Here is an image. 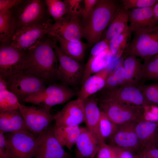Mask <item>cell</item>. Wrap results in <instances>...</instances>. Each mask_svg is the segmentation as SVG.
Segmentation results:
<instances>
[{
  "mask_svg": "<svg viewBox=\"0 0 158 158\" xmlns=\"http://www.w3.org/2000/svg\"><path fill=\"white\" fill-rule=\"evenodd\" d=\"M54 39L47 35L36 46L26 51V70L45 82L56 77L58 67Z\"/></svg>",
  "mask_w": 158,
  "mask_h": 158,
  "instance_id": "obj_1",
  "label": "cell"
},
{
  "mask_svg": "<svg viewBox=\"0 0 158 158\" xmlns=\"http://www.w3.org/2000/svg\"><path fill=\"white\" fill-rule=\"evenodd\" d=\"M120 7L114 0H99L83 26V37L89 46L100 41Z\"/></svg>",
  "mask_w": 158,
  "mask_h": 158,
  "instance_id": "obj_2",
  "label": "cell"
},
{
  "mask_svg": "<svg viewBox=\"0 0 158 158\" xmlns=\"http://www.w3.org/2000/svg\"><path fill=\"white\" fill-rule=\"evenodd\" d=\"M12 10L17 29L51 20L45 0H25Z\"/></svg>",
  "mask_w": 158,
  "mask_h": 158,
  "instance_id": "obj_3",
  "label": "cell"
},
{
  "mask_svg": "<svg viewBox=\"0 0 158 158\" xmlns=\"http://www.w3.org/2000/svg\"><path fill=\"white\" fill-rule=\"evenodd\" d=\"M77 94L65 84H54L28 97L23 102L51 108L67 102Z\"/></svg>",
  "mask_w": 158,
  "mask_h": 158,
  "instance_id": "obj_4",
  "label": "cell"
},
{
  "mask_svg": "<svg viewBox=\"0 0 158 158\" xmlns=\"http://www.w3.org/2000/svg\"><path fill=\"white\" fill-rule=\"evenodd\" d=\"M5 133V158L34 157L36 137L33 134L27 130Z\"/></svg>",
  "mask_w": 158,
  "mask_h": 158,
  "instance_id": "obj_5",
  "label": "cell"
},
{
  "mask_svg": "<svg viewBox=\"0 0 158 158\" xmlns=\"http://www.w3.org/2000/svg\"><path fill=\"white\" fill-rule=\"evenodd\" d=\"M6 80L7 89L16 96L20 103L46 87L45 81L26 70Z\"/></svg>",
  "mask_w": 158,
  "mask_h": 158,
  "instance_id": "obj_6",
  "label": "cell"
},
{
  "mask_svg": "<svg viewBox=\"0 0 158 158\" xmlns=\"http://www.w3.org/2000/svg\"><path fill=\"white\" fill-rule=\"evenodd\" d=\"M125 52L144 60L158 54V25L148 30L134 33Z\"/></svg>",
  "mask_w": 158,
  "mask_h": 158,
  "instance_id": "obj_7",
  "label": "cell"
},
{
  "mask_svg": "<svg viewBox=\"0 0 158 158\" xmlns=\"http://www.w3.org/2000/svg\"><path fill=\"white\" fill-rule=\"evenodd\" d=\"M51 20L17 29L8 43L27 51L37 45L48 34Z\"/></svg>",
  "mask_w": 158,
  "mask_h": 158,
  "instance_id": "obj_8",
  "label": "cell"
},
{
  "mask_svg": "<svg viewBox=\"0 0 158 158\" xmlns=\"http://www.w3.org/2000/svg\"><path fill=\"white\" fill-rule=\"evenodd\" d=\"M26 52L8 42H1L0 47V77L6 80L26 70Z\"/></svg>",
  "mask_w": 158,
  "mask_h": 158,
  "instance_id": "obj_9",
  "label": "cell"
},
{
  "mask_svg": "<svg viewBox=\"0 0 158 158\" xmlns=\"http://www.w3.org/2000/svg\"><path fill=\"white\" fill-rule=\"evenodd\" d=\"M18 108L29 131L36 137L54 120V115L50 113V108L26 106L20 102Z\"/></svg>",
  "mask_w": 158,
  "mask_h": 158,
  "instance_id": "obj_10",
  "label": "cell"
},
{
  "mask_svg": "<svg viewBox=\"0 0 158 158\" xmlns=\"http://www.w3.org/2000/svg\"><path fill=\"white\" fill-rule=\"evenodd\" d=\"M54 38L53 46L57 57L59 66L56 77L62 83L75 86L81 82L84 68L80 62L63 54Z\"/></svg>",
  "mask_w": 158,
  "mask_h": 158,
  "instance_id": "obj_11",
  "label": "cell"
},
{
  "mask_svg": "<svg viewBox=\"0 0 158 158\" xmlns=\"http://www.w3.org/2000/svg\"><path fill=\"white\" fill-rule=\"evenodd\" d=\"M81 16L67 13L60 20L49 27L47 35L54 38L77 41L83 37V26Z\"/></svg>",
  "mask_w": 158,
  "mask_h": 158,
  "instance_id": "obj_12",
  "label": "cell"
},
{
  "mask_svg": "<svg viewBox=\"0 0 158 158\" xmlns=\"http://www.w3.org/2000/svg\"><path fill=\"white\" fill-rule=\"evenodd\" d=\"M99 101L102 111L117 125L141 119V110L135 106L117 101Z\"/></svg>",
  "mask_w": 158,
  "mask_h": 158,
  "instance_id": "obj_13",
  "label": "cell"
},
{
  "mask_svg": "<svg viewBox=\"0 0 158 158\" xmlns=\"http://www.w3.org/2000/svg\"><path fill=\"white\" fill-rule=\"evenodd\" d=\"M34 157L40 158H70L55 137L50 125L36 138Z\"/></svg>",
  "mask_w": 158,
  "mask_h": 158,
  "instance_id": "obj_14",
  "label": "cell"
},
{
  "mask_svg": "<svg viewBox=\"0 0 158 158\" xmlns=\"http://www.w3.org/2000/svg\"><path fill=\"white\" fill-rule=\"evenodd\" d=\"M99 101H115L135 106L141 110L145 104L142 93L138 86L123 85L111 89H103Z\"/></svg>",
  "mask_w": 158,
  "mask_h": 158,
  "instance_id": "obj_15",
  "label": "cell"
},
{
  "mask_svg": "<svg viewBox=\"0 0 158 158\" xmlns=\"http://www.w3.org/2000/svg\"><path fill=\"white\" fill-rule=\"evenodd\" d=\"M83 101L78 99L70 101L54 115L55 125L74 126L85 121Z\"/></svg>",
  "mask_w": 158,
  "mask_h": 158,
  "instance_id": "obj_16",
  "label": "cell"
},
{
  "mask_svg": "<svg viewBox=\"0 0 158 158\" xmlns=\"http://www.w3.org/2000/svg\"><path fill=\"white\" fill-rule=\"evenodd\" d=\"M138 121L118 125L117 130L110 139L111 145L133 152L141 147L135 130V125Z\"/></svg>",
  "mask_w": 158,
  "mask_h": 158,
  "instance_id": "obj_17",
  "label": "cell"
},
{
  "mask_svg": "<svg viewBox=\"0 0 158 158\" xmlns=\"http://www.w3.org/2000/svg\"><path fill=\"white\" fill-rule=\"evenodd\" d=\"M153 6L128 10L129 26L132 32L145 31L158 25V21L154 15Z\"/></svg>",
  "mask_w": 158,
  "mask_h": 158,
  "instance_id": "obj_18",
  "label": "cell"
},
{
  "mask_svg": "<svg viewBox=\"0 0 158 158\" xmlns=\"http://www.w3.org/2000/svg\"><path fill=\"white\" fill-rule=\"evenodd\" d=\"M101 144L87 127L81 128L75 144V158H94Z\"/></svg>",
  "mask_w": 158,
  "mask_h": 158,
  "instance_id": "obj_19",
  "label": "cell"
},
{
  "mask_svg": "<svg viewBox=\"0 0 158 158\" xmlns=\"http://www.w3.org/2000/svg\"><path fill=\"white\" fill-rule=\"evenodd\" d=\"M98 97L93 95L83 101L85 121L92 135L100 142H105L101 138L99 131V124L101 111L98 105Z\"/></svg>",
  "mask_w": 158,
  "mask_h": 158,
  "instance_id": "obj_20",
  "label": "cell"
},
{
  "mask_svg": "<svg viewBox=\"0 0 158 158\" xmlns=\"http://www.w3.org/2000/svg\"><path fill=\"white\" fill-rule=\"evenodd\" d=\"M135 130L141 147H157L158 145V122L141 120L135 125Z\"/></svg>",
  "mask_w": 158,
  "mask_h": 158,
  "instance_id": "obj_21",
  "label": "cell"
},
{
  "mask_svg": "<svg viewBox=\"0 0 158 158\" xmlns=\"http://www.w3.org/2000/svg\"><path fill=\"white\" fill-rule=\"evenodd\" d=\"M108 67L95 73L87 78L82 84L77 92V99L83 101L104 87L106 80L109 74Z\"/></svg>",
  "mask_w": 158,
  "mask_h": 158,
  "instance_id": "obj_22",
  "label": "cell"
},
{
  "mask_svg": "<svg viewBox=\"0 0 158 158\" xmlns=\"http://www.w3.org/2000/svg\"><path fill=\"white\" fill-rule=\"evenodd\" d=\"M29 131L18 109L0 111V131L4 133Z\"/></svg>",
  "mask_w": 158,
  "mask_h": 158,
  "instance_id": "obj_23",
  "label": "cell"
},
{
  "mask_svg": "<svg viewBox=\"0 0 158 158\" xmlns=\"http://www.w3.org/2000/svg\"><path fill=\"white\" fill-rule=\"evenodd\" d=\"M113 56L108 47L97 55L90 56L86 63L81 82L82 84L89 77L107 68Z\"/></svg>",
  "mask_w": 158,
  "mask_h": 158,
  "instance_id": "obj_24",
  "label": "cell"
},
{
  "mask_svg": "<svg viewBox=\"0 0 158 158\" xmlns=\"http://www.w3.org/2000/svg\"><path fill=\"white\" fill-rule=\"evenodd\" d=\"M123 65L125 80L123 85L138 86L142 67L140 59L134 55L125 54Z\"/></svg>",
  "mask_w": 158,
  "mask_h": 158,
  "instance_id": "obj_25",
  "label": "cell"
},
{
  "mask_svg": "<svg viewBox=\"0 0 158 158\" xmlns=\"http://www.w3.org/2000/svg\"><path fill=\"white\" fill-rule=\"evenodd\" d=\"M54 135L63 147H66L70 150L75 144L80 132L79 126H58L53 127Z\"/></svg>",
  "mask_w": 158,
  "mask_h": 158,
  "instance_id": "obj_26",
  "label": "cell"
},
{
  "mask_svg": "<svg viewBox=\"0 0 158 158\" xmlns=\"http://www.w3.org/2000/svg\"><path fill=\"white\" fill-rule=\"evenodd\" d=\"M128 10L120 7L106 30L103 39L109 42L123 32L128 26Z\"/></svg>",
  "mask_w": 158,
  "mask_h": 158,
  "instance_id": "obj_27",
  "label": "cell"
},
{
  "mask_svg": "<svg viewBox=\"0 0 158 158\" xmlns=\"http://www.w3.org/2000/svg\"><path fill=\"white\" fill-rule=\"evenodd\" d=\"M55 38L59 42V48L63 54L80 62L83 61L87 46L86 44L81 40L73 41Z\"/></svg>",
  "mask_w": 158,
  "mask_h": 158,
  "instance_id": "obj_28",
  "label": "cell"
},
{
  "mask_svg": "<svg viewBox=\"0 0 158 158\" xmlns=\"http://www.w3.org/2000/svg\"><path fill=\"white\" fill-rule=\"evenodd\" d=\"M17 29L12 9L0 13V41L1 43L9 42Z\"/></svg>",
  "mask_w": 158,
  "mask_h": 158,
  "instance_id": "obj_29",
  "label": "cell"
},
{
  "mask_svg": "<svg viewBox=\"0 0 158 158\" xmlns=\"http://www.w3.org/2000/svg\"><path fill=\"white\" fill-rule=\"evenodd\" d=\"M132 32L128 26L121 33L109 42V49L113 56L117 59L126 51Z\"/></svg>",
  "mask_w": 158,
  "mask_h": 158,
  "instance_id": "obj_30",
  "label": "cell"
},
{
  "mask_svg": "<svg viewBox=\"0 0 158 158\" xmlns=\"http://www.w3.org/2000/svg\"><path fill=\"white\" fill-rule=\"evenodd\" d=\"M150 80L158 81V56L157 54L144 60V63L142 64L138 86Z\"/></svg>",
  "mask_w": 158,
  "mask_h": 158,
  "instance_id": "obj_31",
  "label": "cell"
},
{
  "mask_svg": "<svg viewBox=\"0 0 158 158\" xmlns=\"http://www.w3.org/2000/svg\"><path fill=\"white\" fill-rule=\"evenodd\" d=\"M118 125L112 122L101 111L99 124V131L103 141L110 139L116 132Z\"/></svg>",
  "mask_w": 158,
  "mask_h": 158,
  "instance_id": "obj_32",
  "label": "cell"
},
{
  "mask_svg": "<svg viewBox=\"0 0 158 158\" xmlns=\"http://www.w3.org/2000/svg\"><path fill=\"white\" fill-rule=\"evenodd\" d=\"M19 103L16 96L7 88L0 91V111L18 109Z\"/></svg>",
  "mask_w": 158,
  "mask_h": 158,
  "instance_id": "obj_33",
  "label": "cell"
},
{
  "mask_svg": "<svg viewBox=\"0 0 158 158\" xmlns=\"http://www.w3.org/2000/svg\"><path fill=\"white\" fill-rule=\"evenodd\" d=\"M48 12L55 21L61 19L67 13V9L64 1L61 0H45Z\"/></svg>",
  "mask_w": 158,
  "mask_h": 158,
  "instance_id": "obj_34",
  "label": "cell"
},
{
  "mask_svg": "<svg viewBox=\"0 0 158 158\" xmlns=\"http://www.w3.org/2000/svg\"><path fill=\"white\" fill-rule=\"evenodd\" d=\"M144 98L145 104L158 106V83L138 86Z\"/></svg>",
  "mask_w": 158,
  "mask_h": 158,
  "instance_id": "obj_35",
  "label": "cell"
},
{
  "mask_svg": "<svg viewBox=\"0 0 158 158\" xmlns=\"http://www.w3.org/2000/svg\"><path fill=\"white\" fill-rule=\"evenodd\" d=\"M125 80L124 70L120 66L109 73L106 80L104 89H111L122 86Z\"/></svg>",
  "mask_w": 158,
  "mask_h": 158,
  "instance_id": "obj_36",
  "label": "cell"
},
{
  "mask_svg": "<svg viewBox=\"0 0 158 158\" xmlns=\"http://www.w3.org/2000/svg\"><path fill=\"white\" fill-rule=\"evenodd\" d=\"M157 0H122L123 8L128 10L132 9L153 6Z\"/></svg>",
  "mask_w": 158,
  "mask_h": 158,
  "instance_id": "obj_37",
  "label": "cell"
},
{
  "mask_svg": "<svg viewBox=\"0 0 158 158\" xmlns=\"http://www.w3.org/2000/svg\"><path fill=\"white\" fill-rule=\"evenodd\" d=\"M142 117L140 120L158 122V106L153 104H146L141 110Z\"/></svg>",
  "mask_w": 158,
  "mask_h": 158,
  "instance_id": "obj_38",
  "label": "cell"
},
{
  "mask_svg": "<svg viewBox=\"0 0 158 158\" xmlns=\"http://www.w3.org/2000/svg\"><path fill=\"white\" fill-rule=\"evenodd\" d=\"M97 155V158H117L114 145L105 142L101 144Z\"/></svg>",
  "mask_w": 158,
  "mask_h": 158,
  "instance_id": "obj_39",
  "label": "cell"
},
{
  "mask_svg": "<svg viewBox=\"0 0 158 158\" xmlns=\"http://www.w3.org/2000/svg\"><path fill=\"white\" fill-rule=\"evenodd\" d=\"M82 1L81 0H63L66 6L67 13L82 16L83 8H81V3Z\"/></svg>",
  "mask_w": 158,
  "mask_h": 158,
  "instance_id": "obj_40",
  "label": "cell"
},
{
  "mask_svg": "<svg viewBox=\"0 0 158 158\" xmlns=\"http://www.w3.org/2000/svg\"><path fill=\"white\" fill-rule=\"evenodd\" d=\"M99 0H84L82 16L83 20L86 21L93 11Z\"/></svg>",
  "mask_w": 158,
  "mask_h": 158,
  "instance_id": "obj_41",
  "label": "cell"
},
{
  "mask_svg": "<svg viewBox=\"0 0 158 158\" xmlns=\"http://www.w3.org/2000/svg\"><path fill=\"white\" fill-rule=\"evenodd\" d=\"M24 0H0V13L11 10L22 4Z\"/></svg>",
  "mask_w": 158,
  "mask_h": 158,
  "instance_id": "obj_42",
  "label": "cell"
},
{
  "mask_svg": "<svg viewBox=\"0 0 158 158\" xmlns=\"http://www.w3.org/2000/svg\"><path fill=\"white\" fill-rule=\"evenodd\" d=\"M109 42L105 39L96 43L91 49L90 56H94L99 54L108 47Z\"/></svg>",
  "mask_w": 158,
  "mask_h": 158,
  "instance_id": "obj_43",
  "label": "cell"
},
{
  "mask_svg": "<svg viewBox=\"0 0 158 158\" xmlns=\"http://www.w3.org/2000/svg\"><path fill=\"white\" fill-rule=\"evenodd\" d=\"M114 146L117 158H138V157L139 156L135 155L134 152L130 151L115 145Z\"/></svg>",
  "mask_w": 158,
  "mask_h": 158,
  "instance_id": "obj_44",
  "label": "cell"
},
{
  "mask_svg": "<svg viewBox=\"0 0 158 158\" xmlns=\"http://www.w3.org/2000/svg\"><path fill=\"white\" fill-rule=\"evenodd\" d=\"M142 154L146 158H158V148L154 147H146Z\"/></svg>",
  "mask_w": 158,
  "mask_h": 158,
  "instance_id": "obj_45",
  "label": "cell"
},
{
  "mask_svg": "<svg viewBox=\"0 0 158 158\" xmlns=\"http://www.w3.org/2000/svg\"><path fill=\"white\" fill-rule=\"evenodd\" d=\"M6 150L5 133L0 131V158H5Z\"/></svg>",
  "mask_w": 158,
  "mask_h": 158,
  "instance_id": "obj_46",
  "label": "cell"
},
{
  "mask_svg": "<svg viewBox=\"0 0 158 158\" xmlns=\"http://www.w3.org/2000/svg\"><path fill=\"white\" fill-rule=\"evenodd\" d=\"M153 12L155 18L158 21V0L153 6Z\"/></svg>",
  "mask_w": 158,
  "mask_h": 158,
  "instance_id": "obj_47",
  "label": "cell"
},
{
  "mask_svg": "<svg viewBox=\"0 0 158 158\" xmlns=\"http://www.w3.org/2000/svg\"><path fill=\"white\" fill-rule=\"evenodd\" d=\"M140 158H146L142 154L140 155Z\"/></svg>",
  "mask_w": 158,
  "mask_h": 158,
  "instance_id": "obj_48",
  "label": "cell"
},
{
  "mask_svg": "<svg viewBox=\"0 0 158 158\" xmlns=\"http://www.w3.org/2000/svg\"><path fill=\"white\" fill-rule=\"evenodd\" d=\"M157 146H158V145H157Z\"/></svg>",
  "mask_w": 158,
  "mask_h": 158,
  "instance_id": "obj_49",
  "label": "cell"
},
{
  "mask_svg": "<svg viewBox=\"0 0 158 158\" xmlns=\"http://www.w3.org/2000/svg\"></svg>",
  "mask_w": 158,
  "mask_h": 158,
  "instance_id": "obj_50",
  "label": "cell"
},
{
  "mask_svg": "<svg viewBox=\"0 0 158 158\" xmlns=\"http://www.w3.org/2000/svg\"><path fill=\"white\" fill-rule=\"evenodd\" d=\"M157 55L158 56V54H157Z\"/></svg>",
  "mask_w": 158,
  "mask_h": 158,
  "instance_id": "obj_51",
  "label": "cell"
}]
</instances>
